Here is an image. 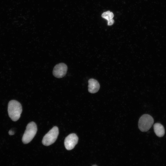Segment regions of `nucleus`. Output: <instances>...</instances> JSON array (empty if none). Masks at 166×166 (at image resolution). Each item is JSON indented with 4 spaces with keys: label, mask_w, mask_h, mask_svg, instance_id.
Returning a JSON list of instances; mask_svg holds the SVG:
<instances>
[{
    "label": "nucleus",
    "mask_w": 166,
    "mask_h": 166,
    "mask_svg": "<svg viewBox=\"0 0 166 166\" xmlns=\"http://www.w3.org/2000/svg\"><path fill=\"white\" fill-rule=\"evenodd\" d=\"M9 116L12 120L16 121L20 118L22 112V107L20 103L15 100L10 101L8 106Z\"/></svg>",
    "instance_id": "nucleus-1"
},
{
    "label": "nucleus",
    "mask_w": 166,
    "mask_h": 166,
    "mask_svg": "<svg viewBox=\"0 0 166 166\" xmlns=\"http://www.w3.org/2000/svg\"><path fill=\"white\" fill-rule=\"evenodd\" d=\"M37 131V126L34 122H31L28 124L22 138V141L24 144L30 142L35 136Z\"/></svg>",
    "instance_id": "nucleus-2"
},
{
    "label": "nucleus",
    "mask_w": 166,
    "mask_h": 166,
    "mask_svg": "<svg viewBox=\"0 0 166 166\" xmlns=\"http://www.w3.org/2000/svg\"><path fill=\"white\" fill-rule=\"evenodd\" d=\"M154 123L152 117L149 115L145 114L140 118L138 121V127L142 132H145L149 130Z\"/></svg>",
    "instance_id": "nucleus-3"
},
{
    "label": "nucleus",
    "mask_w": 166,
    "mask_h": 166,
    "mask_svg": "<svg viewBox=\"0 0 166 166\" xmlns=\"http://www.w3.org/2000/svg\"><path fill=\"white\" fill-rule=\"evenodd\" d=\"M59 134V130L57 126H54L44 136L42 142L46 146L53 143L57 138Z\"/></svg>",
    "instance_id": "nucleus-4"
},
{
    "label": "nucleus",
    "mask_w": 166,
    "mask_h": 166,
    "mask_svg": "<svg viewBox=\"0 0 166 166\" xmlns=\"http://www.w3.org/2000/svg\"><path fill=\"white\" fill-rule=\"evenodd\" d=\"M67 69V66L65 64L63 63H59L54 67L53 74L56 78H62L66 75Z\"/></svg>",
    "instance_id": "nucleus-5"
},
{
    "label": "nucleus",
    "mask_w": 166,
    "mask_h": 166,
    "mask_svg": "<svg viewBox=\"0 0 166 166\" xmlns=\"http://www.w3.org/2000/svg\"><path fill=\"white\" fill-rule=\"evenodd\" d=\"M78 138L75 133H71L68 135L65 138L64 145L66 149L71 150L73 149L77 143Z\"/></svg>",
    "instance_id": "nucleus-6"
},
{
    "label": "nucleus",
    "mask_w": 166,
    "mask_h": 166,
    "mask_svg": "<svg viewBox=\"0 0 166 166\" xmlns=\"http://www.w3.org/2000/svg\"><path fill=\"white\" fill-rule=\"evenodd\" d=\"M88 91L92 93H97L99 90L100 85L98 81L94 79H90L88 81Z\"/></svg>",
    "instance_id": "nucleus-7"
},
{
    "label": "nucleus",
    "mask_w": 166,
    "mask_h": 166,
    "mask_svg": "<svg viewBox=\"0 0 166 166\" xmlns=\"http://www.w3.org/2000/svg\"><path fill=\"white\" fill-rule=\"evenodd\" d=\"M154 131L157 136L161 137L165 133L164 128L162 125L159 123H156L153 126Z\"/></svg>",
    "instance_id": "nucleus-8"
},
{
    "label": "nucleus",
    "mask_w": 166,
    "mask_h": 166,
    "mask_svg": "<svg viewBox=\"0 0 166 166\" xmlns=\"http://www.w3.org/2000/svg\"><path fill=\"white\" fill-rule=\"evenodd\" d=\"M101 17L108 21V26H111L114 23V21L113 19L114 14L113 12L109 11L104 12L102 14Z\"/></svg>",
    "instance_id": "nucleus-9"
},
{
    "label": "nucleus",
    "mask_w": 166,
    "mask_h": 166,
    "mask_svg": "<svg viewBox=\"0 0 166 166\" xmlns=\"http://www.w3.org/2000/svg\"><path fill=\"white\" fill-rule=\"evenodd\" d=\"M9 134L10 135H12L14 134V132L11 130H10L9 131Z\"/></svg>",
    "instance_id": "nucleus-10"
},
{
    "label": "nucleus",
    "mask_w": 166,
    "mask_h": 166,
    "mask_svg": "<svg viewBox=\"0 0 166 166\" xmlns=\"http://www.w3.org/2000/svg\"><path fill=\"white\" fill-rule=\"evenodd\" d=\"M92 166H97L96 165H93Z\"/></svg>",
    "instance_id": "nucleus-11"
}]
</instances>
